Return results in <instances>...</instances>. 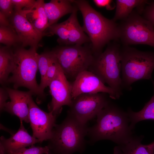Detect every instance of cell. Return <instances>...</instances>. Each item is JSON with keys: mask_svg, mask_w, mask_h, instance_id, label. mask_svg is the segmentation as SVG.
Instances as JSON below:
<instances>
[{"mask_svg": "<svg viewBox=\"0 0 154 154\" xmlns=\"http://www.w3.org/2000/svg\"><path fill=\"white\" fill-rule=\"evenodd\" d=\"M96 117L95 124L88 129L91 142L108 139L119 145L132 136L127 113L114 105L109 103Z\"/></svg>", "mask_w": 154, "mask_h": 154, "instance_id": "1", "label": "cell"}, {"mask_svg": "<svg viewBox=\"0 0 154 154\" xmlns=\"http://www.w3.org/2000/svg\"><path fill=\"white\" fill-rule=\"evenodd\" d=\"M80 11L83 19L82 29L91 41L94 56L101 53L105 44L119 37V29L112 20L108 19L93 9L85 0H72Z\"/></svg>", "mask_w": 154, "mask_h": 154, "instance_id": "2", "label": "cell"}, {"mask_svg": "<svg viewBox=\"0 0 154 154\" xmlns=\"http://www.w3.org/2000/svg\"><path fill=\"white\" fill-rule=\"evenodd\" d=\"M88 127L68 114L60 124L54 125L51 138L48 141L52 154H72L82 152L85 148L84 138Z\"/></svg>", "mask_w": 154, "mask_h": 154, "instance_id": "3", "label": "cell"}, {"mask_svg": "<svg viewBox=\"0 0 154 154\" xmlns=\"http://www.w3.org/2000/svg\"><path fill=\"white\" fill-rule=\"evenodd\" d=\"M37 49L31 47L26 49L21 47L13 52L14 67L12 75L8 78L7 83H13L15 89L20 87L27 88L34 95L43 98L44 96L36 80L39 54Z\"/></svg>", "mask_w": 154, "mask_h": 154, "instance_id": "4", "label": "cell"}, {"mask_svg": "<svg viewBox=\"0 0 154 154\" xmlns=\"http://www.w3.org/2000/svg\"><path fill=\"white\" fill-rule=\"evenodd\" d=\"M122 87L130 89L134 82L151 79L154 69V52L128 47L121 50Z\"/></svg>", "mask_w": 154, "mask_h": 154, "instance_id": "5", "label": "cell"}, {"mask_svg": "<svg viewBox=\"0 0 154 154\" xmlns=\"http://www.w3.org/2000/svg\"><path fill=\"white\" fill-rule=\"evenodd\" d=\"M121 49L118 45L108 47L96 56L88 70L97 76L116 92L118 99L122 94Z\"/></svg>", "mask_w": 154, "mask_h": 154, "instance_id": "6", "label": "cell"}, {"mask_svg": "<svg viewBox=\"0 0 154 154\" xmlns=\"http://www.w3.org/2000/svg\"><path fill=\"white\" fill-rule=\"evenodd\" d=\"M52 51L66 77L70 78L75 79L88 70L94 58L91 49L81 45L62 47Z\"/></svg>", "mask_w": 154, "mask_h": 154, "instance_id": "7", "label": "cell"}, {"mask_svg": "<svg viewBox=\"0 0 154 154\" xmlns=\"http://www.w3.org/2000/svg\"><path fill=\"white\" fill-rule=\"evenodd\" d=\"M132 13L119 27V38L125 44H141L154 47V27L147 20Z\"/></svg>", "mask_w": 154, "mask_h": 154, "instance_id": "8", "label": "cell"}, {"mask_svg": "<svg viewBox=\"0 0 154 154\" xmlns=\"http://www.w3.org/2000/svg\"><path fill=\"white\" fill-rule=\"evenodd\" d=\"M107 94L99 93L79 95L72 99L68 114L81 123L86 125L110 103Z\"/></svg>", "mask_w": 154, "mask_h": 154, "instance_id": "9", "label": "cell"}, {"mask_svg": "<svg viewBox=\"0 0 154 154\" xmlns=\"http://www.w3.org/2000/svg\"><path fill=\"white\" fill-rule=\"evenodd\" d=\"M29 117L33 132V136L42 142L51 137L56 116L51 112H46L35 103L31 96L28 101Z\"/></svg>", "mask_w": 154, "mask_h": 154, "instance_id": "10", "label": "cell"}, {"mask_svg": "<svg viewBox=\"0 0 154 154\" xmlns=\"http://www.w3.org/2000/svg\"><path fill=\"white\" fill-rule=\"evenodd\" d=\"M71 84L72 99L82 94L99 93H106L111 98L118 99L116 92L112 88L105 85L97 76L88 70L79 73Z\"/></svg>", "mask_w": 154, "mask_h": 154, "instance_id": "11", "label": "cell"}, {"mask_svg": "<svg viewBox=\"0 0 154 154\" xmlns=\"http://www.w3.org/2000/svg\"><path fill=\"white\" fill-rule=\"evenodd\" d=\"M48 86L52 99L48 105V109L50 112L57 116L61 112L62 106L67 105L70 107L72 100L71 83L67 80L61 67Z\"/></svg>", "mask_w": 154, "mask_h": 154, "instance_id": "12", "label": "cell"}, {"mask_svg": "<svg viewBox=\"0 0 154 154\" xmlns=\"http://www.w3.org/2000/svg\"><path fill=\"white\" fill-rule=\"evenodd\" d=\"M33 9H27L15 11L11 17V21L22 46H29L37 48L43 34L36 29L27 17Z\"/></svg>", "mask_w": 154, "mask_h": 154, "instance_id": "13", "label": "cell"}, {"mask_svg": "<svg viewBox=\"0 0 154 154\" xmlns=\"http://www.w3.org/2000/svg\"><path fill=\"white\" fill-rule=\"evenodd\" d=\"M10 101L7 102L4 110L19 117L20 122L29 123L28 101L30 97L34 95L29 91H22L5 87Z\"/></svg>", "mask_w": 154, "mask_h": 154, "instance_id": "14", "label": "cell"}, {"mask_svg": "<svg viewBox=\"0 0 154 154\" xmlns=\"http://www.w3.org/2000/svg\"><path fill=\"white\" fill-rule=\"evenodd\" d=\"M20 122L18 131L11 135L10 138L6 139L3 136L1 137L0 148L5 151V154L41 143L38 139L31 136L28 133L23 126V121Z\"/></svg>", "mask_w": 154, "mask_h": 154, "instance_id": "15", "label": "cell"}, {"mask_svg": "<svg viewBox=\"0 0 154 154\" xmlns=\"http://www.w3.org/2000/svg\"><path fill=\"white\" fill-rule=\"evenodd\" d=\"M143 136H131L123 143L115 146L114 154H154V141L148 145L141 142Z\"/></svg>", "mask_w": 154, "mask_h": 154, "instance_id": "16", "label": "cell"}, {"mask_svg": "<svg viewBox=\"0 0 154 154\" xmlns=\"http://www.w3.org/2000/svg\"><path fill=\"white\" fill-rule=\"evenodd\" d=\"M72 0H52L45 3L44 9L47 16L49 26L55 23L63 16L72 13L74 6Z\"/></svg>", "mask_w": 154, "mask_h": 154, "instance_id": "17", "label": "cell"}, {"mask_svg": "<svg viewBox=\"0 0 154 154\" xmlns=\"http://www.w3.org/2000/svg\"><path fill=\"white\" fill-rule=\"evenodd\" d=\"M77 7L74 6L70 16L66 20L69 31L67 44L81 45L90 40L84 33L82 28L78 21L77 17Z\"/></svg>", "mask_w": 154, "mask_h": 154, "instance_id": "18", "label": "cell"}, {"mask_svg": "<svg viewBox=\"0 0 154 154\" xmlns=\"http://www.w3.org/2000/svg\"><path fill=\"white\" fill-rule=\"evenodd\" d=\"M116 9L113 20L115 22L118 20H125L132 13L133 9L138 8L139 11L143 10L144 6L148 1L144 0H117Z\"/></svg>", "mask_w": 154, "mask_h": 154, "instance_id": "19", "label": "cell"}, {"mask_svg": "<svg viewBox=\"0 0 154 154\" xmlns=\"http://www.w3.org/2000/svg\"><path fill=\"white\" fill-rule=\"evenodd\" d=\"M14 67L13 52L5 47L0 49V82L1 84L7 83L9 76Z\"/></svg>", "mask_w": 154, "mask_h": 154, "instance_id": "20", "label": "cell"}, {"mask_svg": "<svg viewBox=\"0 0 154 154\" xmlns=\"http://www.w3.org/2000/svg\"><path fill=\"white\" fill-rule=\"evenodd\" d=\"M154 90V83H153ZM131 129L138 122L145 120H154V91L153 96L149 101L145 104L143 109L135 112L129 110L127 113Z\"/></svg>", "mask_w": 154, "mask_h": 154, "instance_id": "21", "label": "cell"}, {"mask_svg": "<svg viewBox=\"0 0 154 154\" xmlns=\"http://www.w3.org/2000/svg\"><path fill=\"white\" fill-rule=\"evenodd\" d=\"M44 0L37 1L34 8L36 17L31 23L37 31L42 34L49 26L48 18L44 9Z\"/></svg>", "mask_w": 154, "mask_h": 154, "instance_id": "22", "label": "cell"}, {"mask_svg": "<svg viewBox=\"0 0 154 154\" xmlns=\"http://www.w3.org/2000/svg\"><path fill=\"white\" fill-rule=\"evenodd\" d=\"M53 56L54 54L52 51L46 52L38 54V66L41 76L39 87L44 83L47 71Z\"/></svg>", "mask_w": 154, "mask_h": 154, "instance_id": "23", "label": "cell"}, {"mask_svg": "<svg viewBox=\"0 0 154 154\" xmlns=\"http://www.w3.org/2000/svg\"><path fill=\"white\" fill-rule=\"evenodd\" d=\"M20 42L17 33H15L9 26L0 27V42L8 47Z\"/></svg>", "mask_w": 154, "mask_h": 154, "instance_id": "24", "label": "cell"}, {"mask_svg": "<svg viewBox=\"0 0 154 154\" xmlns=\"http://www.w3.org/2000/svg\"><path fill=\"white\" fill-rule=\"evenodd\" d=\"M60 68V66L54 54V56L47 71L44 83L39 87L40 91L44 97L45 95L44 91L45 88L48 86L50 82L55 77Z\"/></svg>", "mask_w": 154, "mask_h": 154, "instance_id": "25", "label": "cell"}, {"mask_svg": "<svg viewBox=\"0 0 154 154\" xmlns=\"http://www.w3.org/2000/svg\"><path fill=\"white\" fill-rule=\"evenodd\" d=\"M51 35H56L59 37V40L67 44L69 31L66 20L59 24H54L48 28Z\"/></svg>", "mask_w": 154, "mask_h": 154, "instance_id": "26", "label": "cell"}, {"mask_svg": "<svg viewBox=\"0 0 154 154\" xmlns=\"http://www.w3.org/2000/svg\"><path fill=\"white\" fill-rule=\"evenodd\" d=\"M49 150L47 146L42 147L33 145L28 148H23L14 152H8L6 154H46Z\"/></svg>", "mask_w": 154, "mask_h": 154, "instance_id": "27", "label": "cell"}, {"mask_svg": "<svg viewBox=\"0 0 154 154\" xmlns=\"http://www.w3.org/2000/svg\"><path fill=\"white\" fill-rule=\"evenodd\" d=\"M15 11H20L23 7L33 10L35 7L37 1L34 0H12Z\"/></svg>", "mask_w": 154, "mask_h": 154, "instance_id": "28", "label": "cell"}, {"mask_svg": "<svg viewBox=\"0 0 154 154\" xmlns=\"http://www.w3.org/2000/svg\"><path fill=\"white\" fill-rule=\"evenodd\" d=\"M13 7L12 0H0V11L7 17L13 15Z\"/></svg>", "mask_w": 154, "mask_h": 154, "instance_id": "29", "label": "cell"}, {"mask_svg": "<svg viewBox=\"0 0 154 154\" xmlns=\"http://www.w3.org/2000/svg\"><path fill=\"white\" fill-rule=\"evenodd\" d=\"M145 14L146 19L154 27V2L147 7L145 11Z\"/></svg>", "mask_w": 154, "mask_h": 154, "instance_id": "30", "label": "cell"}, {"mask_svg": "<svg viewBox=\"0 0 154 154\" xmlns=\"http://www.w3.org/2000/svg\"><path fill=\"white\" fill-rule=\"evenodd\" d=\"M9 98L8 94L5 88H0V109L1 111L4 110L7 100Z\"/></svg>", "mask_w": 154, "mask_h": 154, "instance_id": "31", "label": "cell"}, {"mask_svg": "<svg viewBox=\"0 0 154 154\" xmlns=\"http://www.w3.org/2000/svg\"><path fill=\"white\" fill-rule=\"evenodd\" d=\"M95 4L99 7H105L108 10H111L114 7H112L111 3L112 1L110 0H94Z\"/></svg>", "mask_w": 154, "mask_h": 154, "instance_id": "32", "label": "cell"}, {"mask_svg": "<svg viewBox=\"0 0 154 154\" xmlns=\"http://www.w3.org/2000/svg\"><path fill=\"white\" fill-rule=\"evenodd\" d=\"M7 18L3 13L0 11V26H9V24L7 19Z\"/></svg>", "mask_w": 154, "mask_h": 154, "instance_id": "33", "label": "cell"}, {"mask_svg": "<svg viewBox=\"0 0 154 154\" xmlns=\"http://www.w3.org/2000/svg\"><path fill=\"white\" fill-rule=\"evenodd\" d=\"M47 154H52L50 153H47Z\"/></svg>", "mask_w": 154, "mask_h": 154, "instance_id": "34", "label": "cell"}]
</instances>
